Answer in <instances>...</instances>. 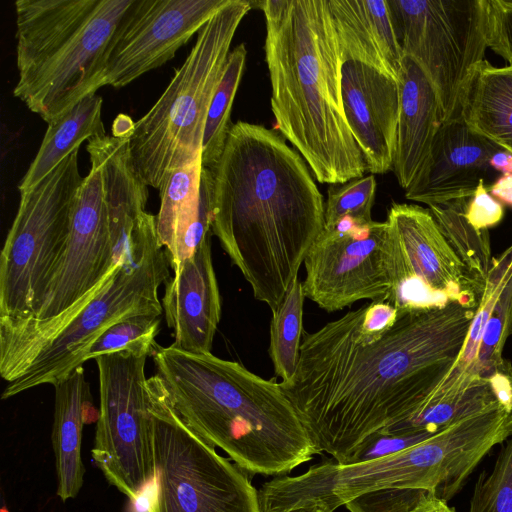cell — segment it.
Returning <instances> with one entry per match:
<instances>
[{
  "label": "cell",
  "instance_id": "8d00e7d4",
  "mask_svg": "<svg viewBox=\"0 0 512 512\" xmlns=\"http://www.w3.org/2000/svg\"><path fill=\"white\" fill-rule=\"evenodd\" d=\"M489 48L512 64V0L494 3Z\"/></svg>",
  "mask_w": 512,
  "mask_h": 512
},
{
  "label": "cell",
  "instance_id": "6da1fadb",
  "mask_svg": "<svg viewBox=\"0 0 512 512\" xmlns=\"http://www.w3.org/2000/svg\"><path fill=\"white\" fill-rule=\"evenodd\" d=\"M476 308L401 309L372 342L358 338L362 307L304 333L280 386L317 452L343 464L367 436L417 411L455 364Z\"/></svg>",
  "mask_w": 512,
  "mask_h": 512
},
{
  "label": "cell",
  "instance_id": "4dcf8cb0",
  "mask_svg": "<svg viewBox=\"0 0 512 512\" xmlns=\"http://www.w3.org/2000/svg\"><path fill=\"white\" fill-rule=\"evenodd\" d=\"M469 512H512V436L474 488Z\"/></svg>",
  "mask_w": 512,
  "mask_h": 512
},
{
  "label": "cell",
  "instance_id": "f546056e",
  "mask_svg": "<svg viewBox=\"0 0 512 512\" xmlns=\"http://www.w3.org/2000/svg\"><path fill=\"white\" fill-rule=\"evenodd\" d=\"M376 186L373 174L332 184L325 203V228H331L345 218L362 223L373 221L371 213Z\"/></svg>",
  "mask_w": 512,
  "mask_h": 512
},
{
  "label": "cell",
  "instance_id": "2e32d148",
  "mask_svg": "<svg viewBox=\"0 0 512 512\" xmlns=\"http://www.w3.org/2000/svg\"><path fill=\"white\" fill-rule=\"evenodd\" d=\"M342 100L366 171L392 170L400 110L399 82L356 61L342 65Z\"/></svg>",
  "mask_w": 512,
  "mask_h": 512
},
{
  "label": "cell",
  "instance_id": "f35d334b",
  "mask_svg": "<svg viewBox=\"0 0 512 512\" xmlns=\"http://www.w3.org/2000/svg\"><path fill=\"white\" fill-rule=\"evenodd\" d=\"M488 191L502 205L512 207V174H503L497 178Z\"/></svg>",
  "mask_w": 512,
  "mask_h": 512
},
{
  "label": "cell",
  "instance_id": "e575fe53",
  "mask_svg": "<svg viewBox=\"0 0 512 512\" xmlns=\"http://www.w3.org/2000/svg\"><path fill=\"white\" fill-rule=\"evenodd\" d=\"M503 205L494 199L481 180L471 198L467 201L465 217L478 231H489L499 224L504 217Z\"/></svg>",
  "mask_w": 512,
  "mask_h": 512
},
{
  "label": "cell",
  "instance_id": "7402d4cb",
  "mask_svg": "<svg viewBox=\"0 0 512 512\" xmlns=\"http://www.w3.org/2000/svg\"><path fill=\"white\" fill-rule=\"evenodd\" d=\"M343 63L365 64L399 82L403 54L387 0H328Z\"/></svg>",
  "mask_w": 512,
  "mask_h": 512
},
{
  "label": "cell",
  "instance_id": "ab89813d",
  "mask_svg": "<svg viewBox=\"0 0 512 512\" xmlns=\"http://www.w3.org/2000/svg\"><path fill=\"white\" fill-rule=\"evenodd\" d=\"M408 512H456L448 503L436 495L428 494L420 503Z\"/></svg>",
  "mask_w": 512,
  "mask_h": 512
},
{
  "label": "cell",
  "instance_id": "9c48e42d",
  "mask_svg": "<svg viewBox=\"0 0 512 512\" xmlns=\"http://www.w3.org/2000/svg\"><path fill=\"white\" fill-rule=\"evenodd\" d=\"M147 394L154 478L145 512H262L246 472L183 422L156 373Z\"/></svg>",
  "mask_w": 512,
  "mask_h": 512
},
{
  "label": "cell",
  "instance_id": "e0dca14e",
  "mask_svg": "<svg viewBox=\"0 0 512 512\" xmlns=\"http://www.w3.org/2000/svg\"><path fill=\"white\" fill-rule=\"evenodd\" d=\"M502 149L470 129L460 114L443 121L427 165L405 190V197L428 207L469 199L484 180L490 158Z\"/></svg>",
  "mask_w": 512,
  "mask_h": 512
},
{
  "label": "cell",
  "instance_id": "cb8c5ba5",
  "mask_svg": "<svg viewBox=\"0 0 512 512\" xmlns=\"http://www.w3.org/2000/svg\"><path fill=\"white\" fill-rule=\"evenodd\" d=\"M460 115L474 132L512 153V64L480 62L463 87Z\"/></svg>",
  "mask_w": 512,
  "mask_h": 512
},
{
  "label": "cell",
  "instance_id": "277c9868",
  "mask_svg": "<svg viewBox=\"0 0 512 512\" xmlns=\"http://www.w3.org/2000/svg\"><path fill=\"white\" fill-rule=\"evenodd\" d=\"M151 356L183 422L245 472L284 475L318 453L280 383L212 353L156 343Z\"/></svg>",
  "mask_w": 512,
  "mask_h": 512
},
{
  "label": "cell",
  "instance_id": "74e56055",
  "mask_svg": "<svg viewBox=\"0 0 512 512\" xmlns=\"http://www.w3.org/2000/svg\"><path fill=\"white\" fill-rule=\"evenodd\" d=\"M489 384L499 404L512 411V365L509 363L504 369L495 373Z\"/></svg>",
  "mask_w": 512,
  "mask_h": 512
},
{
  "label": "cell",
  "instance_id": "7a4b0ae2",
  "mask_svg": "<svg viewBox=\"0 0 512 512\" xmlns=\"http://www.w3.org/2000/svg\"><path fill=\"white\" fill-rule=\"evenodd\" d=\"M213 176L211 231L275 311L325 228V204L303 158L263 125L233 124Z\"/></svg>",
  "mask_w": 512,
  "mask_h": 512
},
{
  "label": "cell",
  "instance_id": "d6986e66",
  "mask_svg": "<svg viewBox=\"0 0 512 512\" xmlns=\"http://www.w3.org/2000/svg\"><path fill=\"white\" fill-rule=\"evenodd\" d=\"M511 275L512 244L493 259L485 288L455 364L417 411L429 408L441 419L452 422L498 403L489 382L477 380L474 371L487 321Z\"/></svg>",
  "mask_w": 512,
  "mask_h": 512
},
{
  "label": "cell",
  "instance_id": "f1b7e54d",
  "mask_svg": "<svg viewBox=\"0 0 512 512\" xmlns=\"http://www.w3.org/2000/svg\"><path fill=\"white\" fill-rule=\"evenodd\" d=\"M512 332V275L498 296L487 321L475 366L479 381L489 379L510 362L503 357V349Z\"/></svg>",
  "mask_w": 512,
  "mask_h": 512
},
{
  "label": "cell",
  "instance_id": "4316f807",
  "mask_svg": "<svg viewBox=\"0 0 512 512\" xmlns=\"http://www.w3.org/2000/svg\"><path fill=\"white\" fill-rule=\"evenodd\" d=\"M246 55L244 43L230 52L224 74L208 109L201 148V161L205 168L215 166L224 150L233 125L230 120L231 109L243 75Z\"/></svg>",
  "mask_w": 512,
  "mask_h": 512
},
{
  "label": "cell",
  "instance_id": "3957f363",
  "mask_svg": "<svg viewBox=\"0 0 512 512\" xmlns=\"http://www.w3.org/2000/svg\"><path fill=\"white\" fill-rule=\"evenodd\" d=\"M264 44L275 128L320 183L363 177L342 100L343 58L328 0H265Z\"/></svg>",
  "mask_w": 512,
  "mask_h": 512
},
{
  "label": "cell",
  "instance_id": "8fae6325",
  "mask_svg": "<svg viewBox=\"0 0 512 512\" xmlns=\"http://www.w3.org/2000/svg\"><path fill=\"white\" fill-rule=\"evenodd\" d=\"M155 345V340H144L95 359L99 411L92 459L106 480L132 502L149 491L154 478L145 366Z\"/></svg>",
  "mask_w": 512,
  "mask_h": 512
},
{
  "label": "cell",
  "instance_id": "7bdbcfd3",
  "mask_svg": "<svg viewBox=\"0 0 512 512\" xmlns=\"http://www.w3.org/2000/svg\"><path fill=\"white\" fill-rule=\"evenodd\" d=\"M511 334H512V332H511Z\"/></svg>",
  "mask_w": 512,
  "mask_h": 512
},
{
  "label": "cell",
  "instance_id": "d590c367",
  "mask_svg": "<svg viewBox=\"0 0 512 512\" xmlns=\"http://www.w3.org/2000/svg\"><path fill=\"white\" fill-rule=\"evenodd\" d=\"M397 316L398 310L386 302L374 301L362 306L358 338L363 342L376 340L394 325Z\"/></svg>",
  "mask_w": 512,
  "mask_h": 512
},
{
  "label": "cell",
  "instance_id": "7c38bea8",
  "mask_svg": "<svg viewBox=\"0 0 512 512\" xmlns=\"http://www.w3.org/2000/svg\"><path fill=\"white\" fill-rule=\"evenodd\" d=\"M403 56L424 71L442 122L460 114L464 85L489 47V0H387Z\"/></svg>",
  "mask_w": 512,
  "mask_h": 512
},
{
  "label": "cell",
  "instance_id": "9a60e30c",
  "mask_svg": "<svg viewBox=\"0 0 512 512\" xmlns=\"http://www.w3.org/2000/svg\"><path fill=\"white\" fill-rule=\"evenodd\" d=\"M231 0H140L107 60L103 86L122 88L172 59Z\"/></svg>",
  "mask_w": 512,
  "mask_h": 512
},
{
  "label": "cell",
  "instance_id": "ffe728a7",
  "mask_svg": "<svg viewBox=\"0 0 512 512\" xmlns=\"http://www.w3.org/2000/svg\"><path fill=\"white\" fill-rule=\"evenodd\" d=\"M212 189L211 170L200 156L170 171L159 190L157 237L173 271L212 234Z\"/></svg>",
  "mask_w": 512,
  "mask_h": 512
},
{
  "label": "cell",
  "instance_id": "4fadbf2b",
  "mask_svg": "<svg viewBox=\"0 0 512 512\" xmlns=\"http://www.w3.org/2000/svg\"><path fill=\"white\" fill-rule=\"evenodd\" d=\"M304 266L305 297L328 312L364 299L393 302L396 259L387 221L362 223L345 218L324 228Z\"/></svg>",
  "mask_w": 512,
  "mask_h": 512
},
{
  "label": "cell",
  "instance_id": "d4e9b609",
  "mask_svg": "<svg viewBox=\"0 0 512 512\" xmlns=\"http://www.w3.org/2000/svg\"><path fill=\"white\" fill-rule=\"evenodd\" d=\"M102 104L100 95L89 94L48 123L38 152L19 184V191L46 177L76 148H80L83 141L106 135Z\"/></svg>",
  "mask_w": 512,
  "mask_h": 512
},
{
  "label": "cell",
  "instance_id": "83f0119b",
  "mask_svg": "<svg viewBox=\"0 0 512 512\" xmlns=\"http://www.w3.org/2000/svg\"><path fill=\"white\" fill-rule=\"evenodd\" d=\"M302 282L296 279L279 307L272 312L269 354L274 372L282 382L295 373L303 334Z\"/></svg>",
  "mask_w": 512,
  "mask_h": 512
},
{
  "label": "cell",
  "instance_id": "ba28073f",
  "mask_svg": "<svg viewBox=\"0 0 512 512\" xmlns=\"http://www.w3.org/2000/svg\"><path fill=\"white\" fill-rule=\"evenodd\" d=\"M170 265L158 241L156 215L144 212L131 238V249L116 273L71 320L49 336L5 386L1 398L65 380L85 363L92 343L116 322L141 314L162 315L159 288Z\"/></svg>",
  "mask_w": 512,
  "mask_h": 512
},
{
  "label": "cell",
  "instance_id": "603a6c76",
  "mask_svg": "<svg viewBox=\"0 0 512 512\" xmlns=\"http://www.w3.org/2000/svg\"><path fill=\"white\" fill-rule=\"evenodd\" d=\"M51 441L55 458L57 496L63 501L80 492L85 474L81 446L83 427L93 409L84 368H77L54 386Z\"/></svg>",
  "mask_w": 512,
  "mask_h": 512
},
{
  "label": "cell",
  "instance_id": "60d3db41",
  "mask_svg": "<svg viewBox=\"0 0 512 512\" xmlns=\"http://www.w3.org/2000/svg\"><path fill=\"white\" fill-rule=\"evenodd\" d=\"M489 166L502 174H512V153L504 149L494 153Z\"/></svg>",
  "mask_w": 512,
  "mask_h": 512
},
{
  "label": "cell",
  "instance_id": "52a82bcc",
  "mask_svg": "<svg viewBox=\"0 0 512 512\" xmlns=\"http://www.w3.org/2000/svg\"><path fill=\"white\" fill-rule=\"evenodd\" d=\"M246 0H231L197 33L182 65L165 91L134 122L129 137L134 168L148 186L161 189L168 173L201 156L208 109L224 74L230 46L251 10Z\"/></svg>",
  "mask_w": 512,
  "mask_h": 512
},
{
  "label": "cell",
  "instance_id": "5b68a950",
  "mask_svg": "<svg viewBox=\"0 0 512 512\" xmlns=\"http://www.w3.org/2000/svg\"><path fill=\"white\" fill-rule=\"evenodd\" d=\"M140 0H17L13 94L47 124L103 87L110 52Z\"/></svg>",
  "mask_w": 512,
  "mask_h": 512
},
{
  "label": "cell",
  "instance_id": "44dd1931",
  "mask_svg": "<svg viewBox=\"0 0 512 512\" xmlns=\"http://www.w3.org/2000/svg\"><path fill=\"white\" fill-rule=\"evenodd\" d=\"M400 110L392 170L405 190L427 165L442 123L437 94L421 67L404 56L399 76Z\"/></svg>",
  "mask_w": 512,
  "mask_h": 512
},
{
  "label": "cell",
  "instance_id": "5bb4252c",
  "mask_svg": "<svg viewBox=\"0 0 512 512\" xmlns=\"http://www.w3.org/2000/svg\"><path fill=\"white\" fill-rule=\"evenodd\" d=\"M395 248L397 310L457 303L477 307L482 291L429 209L393 203L388 211Z\"/></svg>",
  "mask_w": 512,
  "mask_h": 512
},
{
  "label": "cell",
  "instance_id": "ac0fdd59",
  "mask_svg": "<svg viewBox=\"0 0 512 512\" xmlns=\"http://www.w3.org/2000/svg\"><path fill=\"white\" fill-rule=\"evenodd\" d=\"M162 308L172 329L174 347L191 353H212L221 319V297L208 236L165 283Z\"/></svg>",
  "mask_w": 512,
  "mask_h": 512
},
{
  "label": "cell",
  "instance_id": "484cf974",
  "mask_svg": "<svg viewBox=\"0 0 512 512\" xmlns=\"http://www.w3.org/2000/svg\"><path fill=\"white\" fill-rule=\"evenodd\" d=\"M469 199L431 205L429 210L444 236L483 292L493 259L489 231L476 230L465 217Z\"/></svg>",
  "mask_w": 512,
  "mask_h": 512
},
{
  "label": "cell",
  "instance_id": "b9f144b4",
  "mask_svg": "<svg viewBox=\"0 0 512 512\" xmlns=\"http://www.w3.org/2000/svg\"><path fill=\"white\" fill-rule=\"evenodd\" d=\"M287 512H328V511H326L322 508H319V507H305V508L290 510Z\"/></svg>",
  "mask_w": 512,
  "mask_h": 512
},
{
  "label": "cell",
  "instance_id": "1f68e13d",
  "mask_svg": "<svg viewBox=\"0 0 512 512\" xmlns=\"http://www.w3.org/2000/svg\"><path fill=\"white\" fill-rule=\"evenodd\" d=\"M161 315L141 314L122 319L107 328L90 346L85 362L117 352L144 340H155L160 332Z\"/></svg>",
  "mask_w": 512,
  "mask_h": 512
},
{
  "label": "cell",
  "instance_id": "836d02e7",
  "mask_svg": "<svg viewBox=\"0 0 512 512\" xmlns=\"http://www.w3.org/2000/svg\"><path fill=\"white\" fill-rule=\"evenodd\" d=\"M432 435L427 433L394 434L379 430L360 442L343 464H356L382 458L412 447Z\"/></svg>",
  "mask_w": 512,
  "mask_h": 512
},
{
  "label": "cell",
  "instance_id": "8992f818",
  "mask_svg": "<svg viewBox=\"0 0 512 512\" xmlns=\"http://www.w3.org/2000/svg\"><path fill=\"white\" fill-rule=\"evenodd\" d=\"M78 189L63 252L51 271L32 317L19 321L16 338L30 352L71 320L116 273L127 257L131 237L146 212L149 192L122 176L103 185L99 163Z\"/></svg>",
  "mask_w": 512,
  "mask_h": 512
},
{
  "label": "cell",
  "instance_id": "30bf717a",
  "mask_svg": "<svg viewBox=\"0 0 512 512\" xmlns=\"http://www.w3.org/2000/svg\"><path fill=\"white\" fill-rule=\"evenodd\" d=\"M76 148L34 186L19 191L16 216L0 256V321L33 316L59 260L83 181Z\"/></svg>",
  "mask_w": 512,
  "mask_h": 512
},
{
  "label": "cell",
  "instance_id": "d6a6232c",
  "mask_svg": "<svg viewBox=\"0 0 512 512\" xmlns=\"http://www.w3.org/2000/svg\"><path fill=\"white\" fill-rule=\"evenodd\" d=\"M430 493L421 489H382L362 494L345 506L350 512H408Z\"/></svg>",
  "mask_w": 512,
  "mask_h": 512
}]
</instances>
